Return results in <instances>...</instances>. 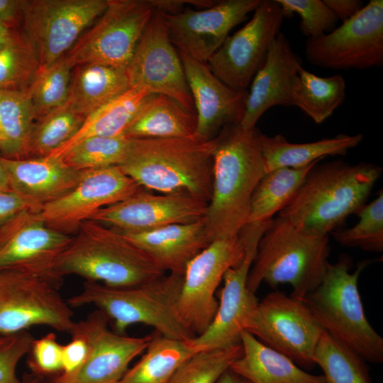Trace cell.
Wrapping results in <instances>:
<instances>
[{"instance_id": "cell-1", "label": "cell", "mask_w": 383, "mask_h": 383, "mask_svg": "<svg viewBox=\"0 0 383 383\" xmlns=\"http://www.w3.org/2000/svg\"><path fill=\"white\" fill-rule=\"evenodd\" d=\"M260 133L233 123L214 138L211 196L204 218L211 243L235 236L248 224L253 192L265 174Z\"/></svg>"}, {"instance_id": "cell-2", "label": "cell", "mask_w": 383, "mask_h": 383, "mask_svg": "<svg viewBox=\"0 0 383 383\" xmlns=\"http://www.w3.org/2000/svg\"><path fill=\"white\" fill-rule=\"evenodd\" d=\"M381 174L371 163H317L279 217L306 232L328 235L366 204Z\"/></svg>"}, {"instance_id": "cell-3", "label": "cell", "mask_w": 383, "mask_h": 383, "mask_svg": "<svg viewBox=\"0 0 383 383\" xmlns=\"http://www.w3.org/2000/svg\"><path fill=\"white\" fill-rule=\"evenodd\" d=\"M215 140L192 138H132L118 166L144 189L187 194L209 202L211 196Z\"/></svg>"}, {"instance_id": "cell-4", "label": "cell", "mask_w": 383, "mask_h": 383, "mask_svg": "<svg viewBox=\"0 0 383 383\" xmlns=\"http://www.w3.org/2000/svg\"><path fill=\"white\" fill-rule=\"evenodd\" d=\"M330 254L328 235L306 232L277 217L262 234L250 269L247 287L255 294L262 282L289 284L291 296L302 299L323 279Z\"/></svg>"}, {"instance_id": "cell-5", "label": "cell", "mask_w": 383, "mask_h": 383, "mask_svg": "<svg viewBox=\"0 0 383 383\" xmlns=\"http://www.w3.org/2000/svg\"><path fill=\"white\" fill-rule=\"evenodd\" d=\"M60 275L122 287L143 284L165 272L118 231L95 221L83 222L61 254Z\"/></svg>"}, {"instance_id": "cell-6", "label": "cell", "mask_w": 383, "mask_h": 383, "mask_svg": "<svg viewBox=\"0 0 383 383\" xmlns=\"http://www.w3.org/2000/svg\"><path fill=\"white\" fill-rule=\"evenodd\" d=\"M184 275L169 274L131 287H115L86 281L67 302L71 307L93 305L113 322L115 331L125 334L128 327L150 326L163 336L187 341L194 338L181 324L176 306Z\"/></svg>"}, {"instance_id": "cell-7", "label": "cell", "mask_w": 383, "mask_h": 383, "mask_svg": "<svg viewBox=\"0 0 383 383\" xmlns=\"http://www.w3.org/2000/svg\"><path fill=\"white\" fill-rule=\"evenodd\" d=\"M370 260L350 272L352 260L342 255L328 262L318 286L301 300L323 329L365 361L383 362V338L367 319L358 289L361 272Z\"/></svg>"}, {"instance_id": "cell-8", "label": "cell", "mask_w": 383, "mask_h": 383, "mask_svg": "<svg viewBox=\"0 0 383 383\" xmlns=\"http://www.w3.org/2000/svg\"><path fill=\"white\" fill-rule=\"evenodd\" d=\"M155 9L152 0H108L103 13L65 54L74 67L126 68Z\"/></svg>"}, {"instance_id": "cell-9", "label": "cell", "mask_w": 383, "mask_h": 383, "mask_svg": "<svg viewBox=\"0 0 383 383\" xmlns=\"http://www.w3.org/2000/svg\"><path fill=\"white\" fill-rule=\"evenodd\" d=\"M245 255L243 234L212 241L187 265L176 306L182 326L193 336L209 327L218 301L215 292L226 272L240 264Z\"/></svg>"}, {"instance_id": "cell-10", "label": "cell", "mask_w": 383, "mask_h": 383, "mask_svg": "<svg viewBox=\"0 0 383 383\" xmlns=\"http://www.w3.org/2000/svg\"><path fill=\"white\" fill-rule=\"evenodd\" d=\"M245 331L309 368L315 365L314 353L324 330L301 299L276 291L258 301Z\"/></svg>"}, {"instance_id": "cell-11", "label": "cell", "mask_w": 383, "mask_h": 383, "mask_svg": "<svg viewBox=\"0 0 383 383\" xmlns=\"http://www.w3.org/2000/svg\"><path fill=\"white\" fill-rule=\"evenodd\" d=\"M108 0L25 1L23 34L45 68L65 55L105 11Z\"/></svg>"}, {"instance_id": "cell-12", "label": "cell", "mask_w": 383, "mask_h": 383, "mask_svg": "<svg viewBox=\"0 0 383 383\" xmlns=\"http://www.w3.org/2000/svg\"><path fill=\"white\" fill-rule=\"evenodd\" d=\"M59 289L27 272L0 271V333H18L34 326L70 333L75 323L74 314Z\"/></svg>"}, {"instance_id": "cell-13", "label": "cell", "mask_w": 383, "mask_h": 383, "mask_svg": "<svg viewBox=\"0 0 383 383\" xmlns=\"http://www.w3.org/2000/svg\"><path fill=\"white\" fill-rule=\"evenodd\" d=\"M305 55L312 65L333 70H365L383 65V1L371 0L331 32L308 38Z\"/></svg>"}, {"instance_id": "cell-14", "label": "cell", "mask_w": 383, "mask_h": 383, "mask_svg": "<svg viewBox=\"0 0 383 383\" xmlns=\"http://www.w3.org/2000/svg\"><path fill=\"white\" fill-rule=\"evenodd\" d=\"M253 12L206 62L218 79L236 90H247L287 16L277 0H261Z\"/></svg>"}, {"instance_id": "cell-15", "label": "cell", "mask_w": 383, "mask_h": 383, "mask_svg": "<svg viewBox=\"0 0 383 383\" xmlns=\"http://www.w3.org/2000/svg\"><path fill=\"white\" fill-rule=\"evenodd\" d=\"M71 238L48 227L40 211H23L0 225V271H22L60 287L57 262Z\"/></svg>"}, {"instance_id": "cell-16", "label": "cell", "mask_w": 383, "mask_h": 383, "mask_svg": "<svg viewBox=\"0 0 383 383\" xmlns=\"http://www.w3.org/2000/svg\"><path fill=\"white\" fill-rule=\"evenodd\" d=\"M109 319L100 310L74 323L70 334L82 336L88 350L85 360L74 371L61 373L50 383H116L129 364L148 346L152 335L133 337L109 329Z\"/></svg>"}, {"instance_id": "cell-17", "label": "cell", "mask_w": 383, "mask_h": 383, "mask_svg": "<svg viewBox=\"0 0 383 383\" xmlns=\"http://www.w3.org/2000/svg\"><path fill=\"white\" fill-rule=\"evenodd\" d=\"M126 71L131 87L165 95L196 113L179 52L159 11L154 12Z\"/></svg>"}, {"instance_id": "cell-18", "label": "cell", "mask_w": 383, "mask_h": 383, "mask_svg": "<svg viewBox=\"0 0 383 383\" xmlns=\"http://www.w3.org/2000/svg\"><path fill=\"white\" fill-rule=\"evenodd\" d=\"M141 188L118 166L83 170L76 186L45 204L40 214L48 227L72 236L99 211L126 199Z\"/></svg>"}, {"instance_id": "cell-19", "label": "cell", "mask_w": 383, "mask_h": 383, "mask_svg": "<svg viewBox=\"0 0 383 383\" xmlns=\"http://www.w3.org/2000/svg\"><path fill=\"white\" fill-rule=\"evenodd\" d=\"M261 0H224L203 9L160 12L169 38L179 52L206 62L229 32L253 12Z\"/></svg>"}, {"instance_id": "cell-20", "label": "cell", "mask_w": 383, "mask_h": 383, "mask_svg": "<svg viewBox=\"0 0 383 383\" xmlns=\"http://www.w3.org/2000/svg\"><path fill=\"white\" fill-rule=\"evenodd\" d=\"M207 206L208 202L187 194H154L141 188L101 209L90 220L121 232H142L201 219Z\"/></svg>"}, {"instance_id": "cell-21", "label": "cell", "mask_w": 383, "mask_h": 383, "mask_svg": "<svg viewBox=\"0 0 383 383\" xmlns=\"http://www.w3.org/2000/svg\"><path fill=\"white\" fill-rule=\"evenodd\" d=\"M257 250V246L247 245L243 262L226 272L214 318L204 332L187 341L195 352L226 348L240 343L245 324L258 304L255 294L247 287Z\"/></svg>"}, {"instance_id": "cell-22", "label": "cell", "mask_w": 383, "mask_h": 383, "mask_svg": "<svg viewBox=\"0 0 383 383\" xmlns=\"http://www.w3.org/2000/svg\"><path fill=\"white\" fill-rule=\"evenodd\" d=\"M178 52L196 109L194 136L202 140H212L226 126L240 123L248 90L228 87L212 73L206 62Z\"/></svg>"}, {"instance_id": "cell-23", "label": "cell", "mask_w": 383, "mask_h": 383, "mask_svg": "<svg viewBox=\"0 0 383 383\" xmlns=\"http://www.w3.org/2000/svg\"><path fill=\"white\" fill-rule=\"evenodd\" d=\"M301 66V59L288 39L279 33L251 82L240 123L243 128H255L258 120L271 107L294 106Z\"/></svg>"}, {"instance_id": "cell-24", "label": "cell", "mask_w": 383, "mask_h": 383, "mask_svg": "<svg viewBox=\"0 0 383 383\" xmlns=\"http://www.w3.org/2000/svg\"><path fill=\"white\" fill-rule=\"evenodd\" d=\"M204 218L151 231L119 232L143 250L163 272L184 275L188 263L211 243Z\"/></svg>"}, {"instance_id": "cell-25", "label": "cell", "mask_w": 383, "mask_h": 383, "mask_svg": "<svg viewBox=\"0 0 383 383\" xmlns=\"http://www.w3.org/2000/svg\"><path fill=\"white\" fill-rule=\"evenodd\" d=\"M2 162L11 189L42 207L71 191L82 172L50 155Z\"/></svg>"}, {"instance_id": "cell-26", "label": "cell", "mask_w": 383, "mask_h": 383, "mask_svg": "<svg viewBox=\"0 0 383 383\" xmlns=\"http://www.w3.org/2000/svg\"><path fill=\"white\" fill-rule=\"evenodd\" d=\"M240 343L242 354L229 368L251 383H325L323 375L306 372L245 331Z\"/></svg>"}, {"instance_id": "cell-27", "label": "cell", "mask_w": 383, "mask_h": 383, "mask_svg": "<svg viewBox=\"0 0 383 383\" xmlns=\"http://www.w3.org/2000/svg\"><path fill=\"white\" fill-rule=\"evenodd\" d=\"M362 138L361 133L339 134L314 142L293 143L280 134L268 136L260 132L259 135L265 173L281 167H306L328 155H344Z\"/></svg>"}, {"instance_id": "cell-28", "label": "cell", "mask_w": 383, "mask_h": 383, "mask_svg": "<svg viewBox=\"0 0 383 383\" xmlns=\"http://www.w3.org/2000/svg\"><path fill=\"white\" fill-rule=\"evenodd\" d=\"M74 68L67 102L85 118L131 88L126 68L99 64Z\"/></svg>"}, {"instance_id": "cell-29", "label": "cell", "mask_w": 383, "mask_h": 383, "mask_svg": "<svg viewBox=\"0 0 383 383\" xmlns=\"http://www.w3.org/2000/svg\"><path fill=\"white\" fill-rule=\"evenodd\" d=\"M196 130V113L165 95L151 94L123 136L133 139L192 138Z\"/></svg>"}, {"instance_id": "cell-30", "label": "cell", "mask_w": 383, "mask_h": 383, "mask_svg": "<svg viewBox=\"0 0 383 383\" xmlns=\"http://www.w3.org/2000/svg\"><path fill=\"white\" fill-rule=\"evenodd\" d=\"M150 95L144 89L131 87L88 115L77 133L50 155L61 157L70 148L89 138L123 135Z\"/></svg>"}, {"instance_id": "cell-31", "label": "cell", "mask_w": 383, "mask_h": 383, "mask_svg": "<svg viewBox=\"0 0 383 383\" xmlns=\"http://www.w3.org/2000/svg\"><path fill=\"white\" fill-rule=\"evenodd\" d=\"M187 341L156 332L141 358L116 383H169L176 370L196 353Z\"/></svg>"}, {"instance_id": "cell-32", "label": "cell", "mask_w": 383, "mask_h": 383, "mask_svg": "<svg viewBox=\"0 0 383 383\" xmlns=\"http://www.w3.org/2000/svg\"><path fill=\"white\" fill-rule=\"evenodd\" d=\"M35 121L27 91H0V155L7 159L28 158L30 132Z\"/></svg>"}, {"instance_id": "cell-33", "label": "cell", "mask_w": 383, "mask_h": 383, "mask_svg": "<svg viewBox=\"0 0 383 383\" xmlns=\"http://www.w3.org/2000/svg\"><path fill=\"white\" fill-rule=\"evenodd\" d=\"M320 161L303 167H281L265 173L253 192L248 223L272 220L289 204L309 172Z\"/></svg>"}, {"instance_id": "cell-34", "label": "cell", "mask_w": 383, "mask_h": 383, "mask_svg": "<svg viewBox=\"0 0 383 383\" xmlns=\"http://www.w3.org/2000/svg\"><path fill=\"white\" fill-rule=\"evenodd\" d=\"M345 89V82L340 74L321 77L301 66L294 106L299 108L314 123L319 124L329 118L343 104Z\"/></svg>"}, {"instance_id": "cell-35", "label": "cell", "mask_w": 383, "mask_h": 383, "mask_svg": "<svg viewBox=\"0 0 383 383\" xmlns=\"http://www.w3.org/2000/svg\"><path fill=\"white\" fill-rule=\"evenodd\" d=\"M313 362L323 372L325 383H372L366 361L323 331Z\"/></svg>"}, {"instance_id": "cell-36", "label": "cell", "mask_w": 383, "mask_h": 383, "mask_svg": "<svg viewBox=\"0 0 383 383\" xmlns=\"http://www.w3.org/2000/svg\"><path fill=\"white\" fill-rule=\"evenodd\" d=\"M85 117L66 102L35 120L30 135L28 157H42L56 151L79 130Z\"/></svg>"}, {"instance_id": "cell-37", "label": "cell", "mask_w": 383, "mask_h": 383, "mask_svg": "<svg viewBox=\"0 0 383 383\" xmlns=\"http://www.w3.org/2000/svg\"><path fill=\"white\" fill-rule=\"evenodd\" d=\"M73 68L65 55L48 67L38 70L27 89L35 120L67 102Z\"/></svg>"}, {"instance_id": "cell-38", "label": "cell", "mask_w": 383, "mask_h": 383, "mask_svg": "<svg viewBox=\"0 0 383 383\" xmlns=\"http://www.w3.org/2000/svg\"><path fill=\"white\" fill-rule=\"evenodd\" d=\"M131 145L132 138L123 135L91 137L77 143L61 157L78 171L120 166L127 158Z\"/></svg>"}, {"instance_id": "cell-39", "label": "cell", "mask_w": 383, "mask_h": 383, "mask_svg": "<svg viewBox=\"0 0 383 383\" xmlns=\"http://www.w3.org/2000/svg\"><path fill=\"white\" fill-rule=\"evenodd\" d=\"M39 68L24 34L14 30L0 48V91H27Z\"/></svg>"}, {"instance_id": "cell-40", "label": "cell", "mask_w": 383, "mask_h": 383, "mask_svg": "<svg viewBox=\"0 0 383 383\" xmlns=\"http://www.w3.org/2000/svg\"><path fill=\"white\" fill-rule=\"evenodd\" d=\"M242 352L241 343L226 348L198 352L176 370L169 383H216Z\"/></svg>"}, {"instance_id": "cell-41", "label": "cell", "mask_w": 383, "mask_h": 383, "mask_svg": "<svg viewBox=\"0 0 383 383\" xmlns=\"http://www.w3.org/2000/svg\"><path fill=\"white\" fill-rule=\"evenodd\" d=\"M360 219L350 228L333 232L334 238L341 245L358 247L372 252L383 250V192L375 199L365 204L356 213Z\"/></svg>"}, {"instance_id": "cell-42", "label": "cell", "mask_w": 383, "mask_h": 383, "mask_svg": "<svg viewBox=\"0 0 383 383\" xmlns=\"http://www.w3.org/2000/svg\"><path fill=\"white\" fill-rule=\"evenodd\" d=\"M287 16L296 13L300 30L308 38H316L334 30L338 18L323 0H277Z\"/></svg>"}, {"instance_id": "cell-43", "label": "cell", "mask_w": 383, "mask_h": 383, "mask_svg": "<svg viewBox=\"0 0 383 383\" xmlns=\"http://www.w3.org/2000/svg\"><path fill=\"white\" fill-rule=\"evenodd\" d=\"M33 340L27 331L0 333V383H23L16 369L21 360L28 355Z\"/></svg>"}, {"instance_id": "cell-44", "label": "cell", "mask_w": 383, "mask_h": 383, "mask_svg": "<svg viewBox=\"0 0 383 383\" xmlns=\"http://www.w3.org/2000/svg\"><path fill=\"white\" fill-rule=\"evenodd\" d=\"M62 347L54 333L34 338L28 353L30 367L42 374L62 372Z\"/></svg>"}, {"instance_id": "cell-45", "label": "cell", "mask_w": 383, "mask_h": 383, "mask_svg": "<svg viewBox=\"0 0 383 383\" xmlns=\"http://www.w3.org/2000/svg\"><path fill=\"white\" fill-rule=\"evenodd\" d=\"M41 209V206L13 191L0 190V225L23 211H40Z\"/></svg>"}, {"instance_id": "cell-46", "label": "cell", "mask_w": 383, "mask_h": 383, "mask_svg": "<svg viewBox=\"0 0 383 383\" xmlns=\"http://www.w3.org/2000/svg\"><path fill=\"white\" fill-rule=\"evenodd\" d=\"M70 342L62 347V370L61 373H70L77 370L84 362L88 347L86 340L80 335L72 334Z\"/></svg>"}, {"instance_id": "cell-47", "label": "cell", "mask_w": 383, "mask_h": 383, "mask_svg": "<svg viewBox=\"0 0 383 383\" xmlns=\"http://www.w3.org/2000/svg\"><path fill=\"white\" fill-rule=\"evenodd\" d=\"M25 1L0 0V23L11 29L23 18Z\"/></svg>"}, {"instance_id": "cell-48", "label": "cell", "mask_w": 383, "mask_h": 383, "mask_svg": "<svg viewBox=\"0 0 383 383\" xmlns=\"http://www.w3.org/2000/svg\"><path fill=\"white\" fill-rule=\"evenodd\" d=\"M338 20L343 22L356 15L365 6L359 0H323Z\"/></svg>"}, {"instance_id": "cell-49", "label": "cell", "mask_w": 383, "mask_h": 383, "mask_svg": "<svg viewBox=\"0 0 383 383\" xmlns=\"http://www.w3.org/2000/svg\"><path fill=\"white\" fill-rule=\"evenodd\" d=\"M216 383H251L248 380L238 375L230 368L226 370L219 377Z\"/></svg>"}, {"instance_id": "cell-50", "label": "cell", "mask_w": 383, "mask_h": 383, "mask_svg": "<svg viewBox=\"0 0 383 383\" xmlns=\"http://www.w3.org/2000/svg\"><path fill=\"white\" fill-rule=\"evenodd\" d=\"M0 190L10 191L11 187L8 175L2 162V157L0 155ZM12 191V190H11Z\"/></svg>"}, {"instance_id": "cell-51", "label": "cell", "mask_w": 383, "mask_h": 383, "mask_svg": "<svg viewBox=\"0 0 383 383\" xmlns=\"http://www.w3.org/2000/svg\"><path fill=\"white\" fill-rule=\"evenodd\" d=\"M14 29L0 23V48L10 39Z\"/></svg>"}, {"instance_id": "cell-52", "label": "cell", "mask_w": 383, "mask_h": 383, "mask_svg": "<svg viewBox=\"0 0 383 383\" xmlns=\"http://www.w3.org/2000/svg\"><path fill=\"white\" fill-rule=\"evenodd\" d=\"M22 382H23V383H26L24 381H22Z\"/></svg>"}, {"instance_id": "cell-53", "label": "cell", "mask_w": 383, "mask_h": 383, "mask_svg": "<svg viewBox=\"0 0 383 383\" xmlns=\"http://www.w3.org/2000/svg\"><path fill=\"white\" fill-rule=\"evenodd\" d=\"M0 140H1V137H0Z\"/></svg>"}]
</instances>
